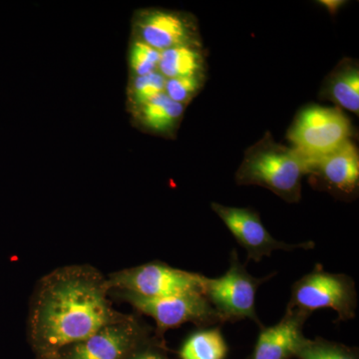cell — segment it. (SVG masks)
<instances>
[{"label": "cell", "mask_w": 359, "mask_h": 359, "mask_svg": "<svg viewBox=\"0 0 359 359\" xmlns=\"http://www.w3.org/2000/svg\"><path fill=\"white\" fill-rule=\"evenodd\" d=\"M110 297L127 302L139 313L155 320V334L164 337L167 330L187 323L199 328L224 325L214 308L200 292L168 297H145L123 290H110Z\"/></svg>", "instance_id": "cell-4"}, {"label": "cell", "mask_w": 359, "mask_h": 359, "mask_svg": "<svg viewBox=\"0 0 359 359\" xmlns=\"http://www.w3.org/2000/svg\"><path fill=\"white\" fill-rule=\"evenodd\" d=\"M311 313L297 309H287L280 323L261 327L254 351L249 359L295 358L306 337L304 327Z\"/></svg>", "instance_id": "cell-12"}, {"label": "cell", "mask_w": 359, "mask_h": 359, "mask_svg": "<svg viewBox=\"0 0 359 359\" xmlns=\"http://www.w3.org/2000/svg\"><path fill=\"white\" fill-rule=\"evenodd\" d=\"M320 4H323V6L327 7L328 11L330 13L334 14L339 11V7L342 6V4H346L344 1H339V0H325V1H320Z\"/></svg>", "instance_id": "cell-22"}, {"label": "cell", "mask_w": 359, "mask_h": 359, "mask_svg": "<svg viewBox=\"0 0 359 359\" xmlns=\"http://www.w3.org/2000/svg\"><path fill=\"white\" fill-rule=\"evenodd\" d=\"M141 119L149 129L160 133L173 131L183 116L185 106L161 93L140 107Z\"/></svg>", "instance_id": "cell-16"}, {"label": "cell", "mask_w": 359, "mask_h": 359, "mask_svg": "<svg viewBox=\"0 0 359 359\" xmlns=\"http://www.w3.org/2000/svg\"><path fill=\"white\" fill-rule=\"evenodd\" d=\"M297 359H359L358 347L316 337L306 339L297 351Z\"/></svg>", "instance_id": "cell-17"}, {"label": "cell", "mask_w": 359, "mask_h": 359, "mask_svg": "<svg viewBox=\"0 0 359 359\" xmlns=\"http://www.w3.org/2000/svg\"><path fill=\"white\" fill-rule=\"evenodd\" d=\"M311 183L340 200L355 199L359 190V155L351 140L318 159L306 160Z\"/></svg>", "instance_id": "cell-10"}, {"label": "cell", "mask_w": 359, "mask_h": 359, "mask_svg": "<svg viewBox=\"0 0 359 359\" xmlns=\"http://www.w3.org/2000/svg\"><path fill=\"white\" fill-rule=\"evenodd\" d=\"M166 80V78L160 72H156V71L150 74L137 77L132 88V94L136 105L141 107L151 99L161 93H164Z\"/></svg>", "instance_id": "cell-19"}, {"label": "cell", "mask_w": 359, "mask_h": 359, "mask_svg": "<svg viewBox=\"0 0 359 359\" xmlns=\"http://www.w3.org/2000/svg\"><path fill=\"white\" fill-rule=\"evenodd\" d=\"M321 97L359 114V68L356 61L344 59L328 75Z\"/></svg>", "instance_id": "cell-13"}, {"label": "cell", "mask_w": 359, "mask_h": 359, "mask_svg": "<svg viewBox=\"0 0 359 359\" xmlns=\"http://www.w3.org/2000/svg\"><path fill=\"white\" fill-rule=\"evenodd\" d=\"M154 332L136 314L106 325L89 337L58 353L65 359H124L139 342Z\"/></svg>", "instance_id": "cell-8"}, {"label": "cell", "mask_w": 359, "mask_h": 359, "mask_svg": "<svg viewBox=\"0 0 359 359\" xmlns=\"http://www.w3.org/2000/svg\"><path fill=\"white\" fill-rule=\"evenodd\" d=\"M229 346L221 327L198 328L179 348L180 359H226Z\"/></svg>", "instance_id": "cell-15"}, {"label": "cell", "mask_w": 359, "mask_h": 359, "mask_svg": "<svg viewBox=\"0 0 359 359\" xmlns=\"http://www.w3.org/2000/svg\"><path fill=\"white\" fill-rule=\"evenodd\" d=\"M351 134V122L341 111L314 105L295 117L287 138L304 159L313 160L334 152L349 140Z\"/></svg>", "instance_id": "cell-6"}, {"label": "cell", "mask_w": 359, "mask_h": 359, "mask_svg": "<svg viewBox=\"0 0 359 359\" xmlns=\"http://www.w3.org/2000/svg\"><path fill=\"white\" fill-rule=\"evenodd\" d=\"M124 359H172L164 337L154 332L139 342Z\"/></svg>", "instance_id": "cell-21"}, {"label": "cell", "mask_w": 359, "mask_h": 359, "mask_svg": "<svg viewBox=\"0 0 359 359\" xmlns=\"http://www.w3.org/2000/svg\"><path fill=\"white\" fill-rule=\"evenodd\" d=\"M141 42L162 52L174 47L201 46L200 35L194 18L169 11H148L138 22Z\"/></svg>", "instance_id": "cell-11"}, {"label": "cell", "mask_w": 359, "mask_h": 359, "mask_svg": "<svg viewBox=\"0 0 359 359\" xmlns=\"http://www.w3.org/2000/svg\"><path fill=\"white\" fill-rule=\"evenodd\" d=\"M276 273L264 278L250 275L245 264L241 263L237 250H233L230 255V266L224 275L217 278L205 276L203 294L224 323L250 320L262 327L263 323L256 311L257 292Z\"/></svg>", "instance_id": "cell-3"}, {"label": "cell", "mask_w": 359, "mask_h": 359, "mask_svg": "<svg viewBox=\"0 0 359 359\" xmlns=\"http://www.w3.org/2000/svg\"><path fill=\"white\" fill-rule=\"evenodd\" d=\"M287 309L313 313L318 309L337 311V323L356 318L358 292L355 283L344 273H328L321 264L292 285Z\"/></svg>", "instance_id": "cell-5"}, {"label": "cell", "mask_w": 359, "mask_h": 359, "mask_svg": "<svg viewBox=\"0 0 359 359\" xmlns=\"http://www.w3.org/2000/svg\"><path fill=\"white\" fill-rule=\"evenodd\" d=\"M160 58V51L156 50L144 42L138 41L132 47L130 60L132 69L138 77L155 72L156 68L159 65Z\"/></svg>", "instance_id": "cell-20"}, {"label": "cell", "mask_w": 359, "mask_h": 359, "mask_svg": "<svg viewBox=\"0 0 359 359\" xmlns=\"http://www.w3.org/2000/svg\"><path fill=\"white\" fill-rule=\"evenodd\" d=\"M160 73L165 78L191 77L205 75V60L201 46L174 47L161 52Z\"/></svg>", "instance_id": "cell-14"}, {"label": "cell", "mask_w": 359, "mask_h": 359, "mask_svg": "<svg viewBox=\"0 0 359 359\" xmlns=\"http://www.w3.org/2000/svg\"><path fill=\"white\" fill-rule=\"evenodd\" d=\"M211 208L226 224L238 245L244 248L248 262L259 263L263 257L271 256L275 250H309L316 247V243L311 241L301 244H287L276 240L264 226L259 215L249 208L228 207L215 202L212 203Z\"/></svg>", "instance_id": "cell-9"}, {"label": "cell", "mask_w": 359, "mask_h": 359, "mask_svg": "<svg viewBox=\"0 0 359 359\" xmlns=\"http://www.w3.org/2000/svg\"><path fill=\"white\" fill-rule=\"evenodd\" d=\"M205 83V75L170 78L166 80L165 93L175 102L185 106L199 93Z\"/></svg>", "instance_id": "cell-18"}, {"label": "cell", "mask_w": 359, "mask_h": 359, "mask_svg": "<svg viewBox=\"0 0 359 359\" xmlns=\"http://www.w3.org/2000/svg\"><path fill=\"white\" fill-rule=\"evenodd\" d=\"M308 175L306 161L294 148L276 143L269 132L248 149L236 173L240 186H259L294 204L302 198V180Z\"/></svg>", "instance_id": "cell-2"}, {"label": "cell", "mask_w": 359, "mask_h": 359, "mask_svg": "<svg viewBox=\"0 0 359 359\" xmlns=\"http://www.w3.org/2000/svg\"><path fill=\"white\" fill-rule=\"evenodd\" d=\"M110 290H123L145 297L203 294L205 276L173 268L163 262L121 269L107 276Z\"/></svg>", "instance_id": "cell-7"}, {"label": "cell", "mask_w": 359, "mask_h": 359, "mask_svg": "<svg viewBox=\"0 0 359 359\" xmlns=\"http://www.w3.org/2000/svg\"><path fill=\"white\" fill-rule=\"evenodd\" d=\"M107 276L89 264L54 269L35 285L27 339L35 356L54 355L106 325L127 320L113 306Z\"/></svg>", "instance_id": "cell-1"}, {"label": "cell", "mask_w": 359, "mask_h": 359, "mask_svg": "<svg viewBox=\"0 0 359 359\" xmlns=\"http://www.w3.org/2000/svg\"><path fill=\"white\" fill-rule=\"evenodd\" d=\"M35 359H65L61 358L58 354H54V355H45V356H36Z\"/></svg>", "instance_id": "cell-23"}]
</instances>
